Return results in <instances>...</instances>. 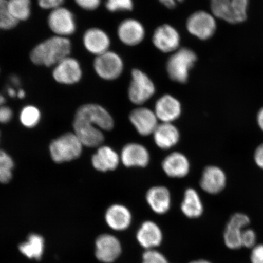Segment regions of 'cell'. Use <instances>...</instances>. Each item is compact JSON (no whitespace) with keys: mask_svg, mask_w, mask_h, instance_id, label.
I'll list each match as a JSON object with an SVG mask.
<instances>
[{"mask_svg":"<svg viewBox=\"0 0 263 263\" xmlns=\"http://www.w3.org/2000/svg\"><path fill=\"white\" fill-rule=\"evenodd\" d=\"M48 24L52 32L60 37H67L77 30V23L73 12L62 6L52 9L49 13Z\"/></svg>","mask_w":263,"mask_h":263,"instance_id":"52a82bcc","label":"cell"},{"mask_svg":"<svg viewBox=\"0 0 263 263\" xmlns=\"http://www.w3.org/2000/svg\"><path fill=\"white\" fill-rule=\"evenodd\" d=\"M154 143L163 150L172 149L179 142L180 132L173 123H161L153 134Z\"/></svg>","mask_w":263,"mask_h":263,"instance_id":"7402d4cb","label":"cell"},{"mask_svg":"<svg viewBox=\"0 0 263 263\" xmlns=\"http://www.w3.org/2000/svg\"><path fill=\"white\" fill-rule=\"evenodd\" d=\"M78 6L86 11H95L101 4L102 0H74Z\"/></svg>","mask_w":263,"mask_h":263,"instance_id":"8d00e7d4","label":"cell"},{"mask_svg":"<svg viewBox=\"0 0 263 263\" xmlns=\"http://www.w3.org/2000/svg\"><path fill=\"white\" fill-rule=\"evenodd\" d=\"M197 61V55L193 49L182 47L174 52L167 59L166 70L170 80L179 84H186L190 71Z\"/></svg>","mask_w":263,"mask_h":263,"instance_id":"7a4b0ae2","label":"cell"},{"mask_svg":"<svg viewBox=\"0 0 263 263\" xmlns=\"http://www.w3.org/2000/svg\"><path fill=\"white\" fill-rule=\"evenodd\" d=\"M146 199L151 210L158 215L166 213L172 204L170 191L164 186H155L148 190Z\"/></svg>","mask_w":263,"mask_h":263,"instance_id":"44dd1931","label":"cell"},{"mask_svg":"<svg viewBox=\"0 0 263 263\" xmlns=\"http://www.w3.org/2000/svg\"><path fill=\"white\" fill-rule=\"evenodd\" d=\"M76 114L95 123L101 130H110L114 127L113 117L106 108L100 105H83L78 108Z\"/></svg>","mask_w":263,"mask_h":263,"instance_id":"5bb4252c","label":"cell"},{"mask_svg":"<svg viewBox=\"0 0 263 263\" xmlns=\"http://www.w3.org/2000/svg\"><path fill=\"white\" fill-rule=\"evenodd\" d=\"M121 250L119 240L110 234L99 236L95 243V255L98 260L105 263L116 260L121 255Z\"/></svg>","mask_w":263,"mask_h":263,"instance_id":"2e32d148","label":"cell"},{"mask_svg":"<svg viewBox=\"0 0 263 263\" xmlns=\"http://www.w3.org/2000/svg\"><path fill=\"white\" fill-rule=\"evenodd\" d=\"M137 239L143 248L147 250L153 249L162 243V230L159 226L153 221L144 222L138 230Z\"/></svg>","mask_w":263,"mask_h":263,"instance_id":"d4e9b609","label":"cell"},{"mask_svg":"<svg viewBox=\"0 0 263 263\" xmlns=\"http://www.w3.org/2000/svg\"><path fill=\"white\" fill-rule=\"evenodd\" d=\"M154 111L161 123H173L182 114V104L173 95H164L158 99Z\"/></svg>","mask_w":263,"mask_h":263,"instance_id":"9a60e30c","label":"cell"},{"mask_svg":"<svg viewBox=\"0 0 263 263\" xmlns=\"http://www.w3.org/2000/svg\"><path fill=\"white\" fill-rule=\"evenodd\" d=\"M129 120L137 133L144 137L153 135L159 124V121L154 111L142 106L135 108L131 111Z\"/></svg>","mask_w":263,"mask_h":263,"instance_id":"7c38bea8","label":"cell"},{"mask_svg":"<svg viewBox=\"0 0 263 263\" xmlns=\"http://www.w3.org/2000/svg\"><path fill=\"white\" fill-rule=\"evenodd\" d=\"M19 98L22 99L25 97V91L23 90H20L17 92V95H16Z\"/></svg>","mask_w":263,"mask_h":263,"instance_id":"bcb514c9","label":"cell"},{"mask_svg":"<svg viewBox=\"0 0 263 263\" xmlns=\"http://www.w3.org/2000/svg\"><path fill=\"white\" fill-rule=\"evenodd\" d=\"M249 2V0H231V12L234 24L246 21Z\"/></svg>","mask_w":263,"mask_h":263,"instance_id":"d6a6232c","label":"cell"},{"mask_svg":"<svg viewBox=\"0 0 263 263\" xmlns=\"http://www.w3.org/2000/svg\"><path fill=\"white\" fill-rule=\"evenodd\" d=\"M216 18L212 13L202 10L196 11L187 18V31L199 40H209L215 35L216 31Z\"/></svg>","mask_w":263,"mask_h":263,"instance_id":"5b68a950","label":"cell"},{"mask_svg":"<svg viewBox=\"0 0 263 263\" xmlns=\"http://www.w3.org/2000/svg\"><path fill=\"white\" fill-rule=\"evenodd\" d=\"M6 102V99L2 95L0 94V106H2Z\"/></svg>","mask_w":263,"mask_h":263,"instance_id":"7dc6e473","label":"cell"},{"mask_svg":"<svg viewBox=\"0 0 263 263\" xmlns=\"http://www.w3.org/2000/svg\"><path fill=\"white\" fill-rule=\"evenodd\" d=\"M83 144L74 133H66L52 141L49 153L54 162H70L81 155Z\"/></svg>","mask_w":263,"mask_h":263,"instance_id":"3957f363","label":"cell"},{"mask_svg":"<svg viewBox=\"0 0 263 263\" xmlns=\"http://www.w3.org/2000/svg\"><path fill=\"white\" fill-rule=\"evenodd\" d=\"M121 162L120 156L112 148L101 146L91 158L92 165L101 172L116 170Z\"/></svg>","mask_w":263,"mask_h":263,"instance_id":"603a6c76","label":"cell"},{"mask_svg":"<svg viewBox=\"0 0 263 263\" xmlns=\"http://www.w3.org/2000/svg\"><path fill=\"white\" fill-rule=\"evenodd\" d=\"M153 44L163 53H173L179 49L181 37L178 31L170 24L158 26L153 33Z\"/></svg>","mask_w":263,"mask_h":263,"instance_id":"30bf717a","label":"cell"},{"mask_svg":"<svg viewBox=\"0 0 263 263\" xmlns=\"http://www.w3.org/2000/svg\"><path fill=\"white\" fill-rule=\"evenodd\" d=\"M52 77L59 84L73 85L78 83L82 77L80 62L70 57L64 59L54 66Z\"/></svg>","mask_w":263,"mask_h":263,"instance_id":"8fae6325","label":"cell"},{"mask_svg":"<svg viewBox=\"0 0 263 263\" xmlns=\"http://www.w3.org/2000/svg\"><path fill=\"white\" fill-rule=\"evenodd\" d=\"M118 39L128 47H136L145 38V28L137 19L126 18L121 22L117 29Z\"/></svg>","mask_w":263,"mask_h":263,"instance_id":"4fadbf2b","label":"cell"},{"mask_svg":"<svg viewBox=\"0 0 263 263\" xmlns=\"http://www.w3.org/2000/svg\"><path fill=\"white\" fill-rule=\"evenodd\" d=\"M257 236L254 230L246 228L243 232L241 238V245L246 248L252 249L256 245Z\"/></svg>","mask_w":263,"mask_h":263,"instance_id":"d590c367","label":"cell"},{"mask_svg":"<svg viewBox=\"0 0 263 263\" xmlns=\"http://www.w3.org/2000/svg\"><path fill=\"white\" fill-rule=\"evenodd\" d=\"M210 9L216 18L234 24L231 12V0H210Z\"/></svg>","mask_w":263,"mask_h":263,"instance_id":"f1b7e54d","label":"cell"},{"mask_svg":"<svg viewBox=\"0 0 263 263\" xmlns=\"http://www.w3.org/2000/svg\"><path fill=\"white\" fill-rule=\"evenodd\" d=\"M162 166L164 173L172 178H183L188 175L190 170L188 158L179 152L168 154L163 159Z\"/></svg>","mask_w":263,"mask_h":263,"instance_id":"ffe728a7","label":"cell"},{"mask_svg":"<svg viewBox=\"0 0 263 263\" xmlns=\"http://www.w3.org/2000/svg\"><path fill=\"white\" fill-rule=\"evenodd\" d=\"M142 263H168L165 256L154 249L147 250L143 255Z\"/></svg>","mask_w":263,"mask_h":263,"instance_id":"e575fe53","label":"cell"},{"mask_svg":"<svg viewBox=\"0 0 263 263\" xmlns=\"http://www.w3.org/2000/svg\"><path fill=\"white\" fill-rule=\"evenodd\" d=\"M154 82L146 73L140 69H133L128 88V97L132 103L141 106L156 93Z\"/></svg>","mask_w":263,"mask_h":263,"instance_id":"277c9868","label":"cell"},{"mask_svg":"<svg viewBox=\"0 0 263 263\" xmlns=\"http://www.w3.org/2000/svg\"><path fill=\"white\" fill-rule=\"evenodd\" d=\"M7 93L10 97L14 98L17 95V93H16L14 88L12 87H8L7 90Z\"/></svg>","mask_w":263,"mask_h":263,"instance_id":"f6af8a7d","label":"cell"},{"mask_svg":"<svg viewBox=\"0 0 263 263\" xmlns=\"http://www.w3.org/2000/svg\"><path fill=\"white\" fill-rule=\"evenodd\" d=\"M19 250L28 258L39 259L44 253V239L40 235L32 234L27 241L19 246Z\"/></svg>","mask_w":263,"mask_h":263,"instance_id":"4316f807","label":"cell"},{"mask_svg":"<svg viewBox=\"0 0 263 263\" xmlns=\"http://www.w3.org/2000/svg\"><path fill=\"white\" fill-rule=\"evenodd\" d=\"M105 220L110 228L116 231H123L129 228L133 216L129 209L121 204H114L107 210Z\"/></svg>","mask_w":263,"mask_h":263,"instance_id":"cb8c5ba5","label":"cell"},{"mask_svg":"<svg viewBox=\"0 0 263 263\" xmlns=\"http://www.w3.org/2000/svg\"><path fill=\"white\" fill-rule=\"evenodd\" d=\"M250 260L251 263H263V244L256 245L252 249Z\"/></svg>","mask_w":263,"mask_h":263,"instance_id":"74e56055","label":"cell"},{"mask_svg":"<svg viewBox=\"0 0 263 263\" xmlns=\"http://www.w3.org/2000/svg\"><path fill=\"white\" fill-rule=\"evenodd\" d=\"M14 166V161L11 157L5 151L0 150V182L8 183L11 180Z\"/></svg>","mask_w":263,"mask_h":263,"instance_id":"4dcf8cb0","label":"cell"},{"mask_svg":"<svg viewBox=\"0 0 263 263\" xmlns=\"http://www.w3.org/2000/svg\"><path fill=\"white\" fill-rule=\"evenodd\" d=\"M71 51L70 41L55 35L35 46L31 52L30 59L35 65L50 67L70 57Z\"/></svg>","mask_w":263,"mask_h":263,"instance_id":"6da1fadb","label":"cell"},{"mask_svg":"<svg viewBox=\"0 0 263 263\" xmlns=\"http://www.w3.org/2000/svg\"><path fill=\"white\" fill-rule=\"evenodd\" d=\"M121 162L127 167H144L150 162V154L147 148L140 143L126 144L120 154Z\"/></svg>","mask_w":263,"mask_h":263,"instance_id":"e0dca14e","label":"cell"},{"mask_svg":"<svg viewBox=\"0 0 263 263\" xmlns=\"http://www.w3.org/2000/svg\"><path fill=\"white\" fill-rule=\"evenodd\" d=\"M41 114L39 108L34 106L23 108L20 115V120L26 127L32 128L37 126L41 120Z\"/></svg>","mask_w":263,"mask_h":263,"instance_id":"f546056e","label":"cell"},{"mask_svg":"<svg viewBox=\"0 0 263 263\" xmlns=\"http://www.w3.org/2000/svg\"><path fill=\"white\" fill-rule=\"evenodd\" d=\"M180 207L183 215L191 219L199 218L203 212L201 198L193 189L186 190Z\"/></svg>","mask_w":263,"mask_h":263,"instance_id":"484cf974","label":"cell"},{"mask_svg":"<svg viewBox=\"0 0 263 263\" xmlns=\"http://www.w3.org/2000/svg\"><path fill=\"white\" fill-rule=\"evenodd\" d=\"M65 0H38V4L44 9H54L61 7Z\"/></svg>","mask_w":263,"mask_h":263,"instance_id":"f35d334b","label":"cell"},{"mask_svg":"<svg viewBox=\"0 0 263 263\" xmlns=\"http://www.w3.org/2000/svg\"><path fill=\"white\" fill-rule=\"evenodd\" d=\"M190 263H212L209 261L204 260V259H200V260L194 261Z\"/></svg>","mask_w":263,"mask_h":263,"instance_id":"c3c4849f","label":"cell"},{"mask_svg":"<svg viewBox=\"0 0 263 263\" xmlns=\"http://www.w3.org/2000/svg\"><path fill=\"white\" fill-rule=\"evenodd\" d=\"M159 2L167 9H173L177 5L184 2V0H159Z\"/></svg>","mask_w":263,"mask_h":263,"instance_id":"b9f144b4","label":"cell"},{"mask_svg":"<svg viewBox=\"0 0 263 263\" xmlns=\"http://www.w3.org/2000/svg\"><path fill=\"white\" fill-rule=\"evenodd\" d=\"M10 14L16 21H26L31 14V0H8Z\"/></svg>","mask_w":263,"mask_h":263,"instance_id":"83f0119b","label":"cell"},{"mask_svg":"<svg viewBox=\"0 0 263 263\" xmlns=\"http://www.w3.org/2000/svg\"><path fill=\"white\" fill-rule=\"evenodd\" d=\"M256 118V123H257L259 129H260L263 133V107H262L258 111Z\"/></svg>","mask_w":263,"mask_h":263,"instance_id":"7bdbcfd3","label":"cell"},{"mask_svg":"<svg viewBox=\"0 0 263 263\" xmlns=\"http://www.w3.org/2000/svg\"><path fill=\"white\" fill-rule=\"evenodd\" d=\"M12 117L13 112L11 108L7 106H0V123H9Z\"/></svg>","mask_w":263,"mask_h":263,"instance_id":"ab89813d","label":"cell"},{"mask_svg":"<svg viewBox=\"0 0 263 263\" xmlns=\"http://www.w3.org/2000/svg\"><path fill=\"white\" fill-rule=\"evenodd\" d=\"M227 176L223 170L219 166H206L202 174L200 186L203 192L210 195H217L225 189Z\"/></svg>","mask_w":263,"mask_h":263,"instance_id":"ac0fdd59","label":"cell"},{"mask_svg":"<svg viewBox=\"0 0 263 263\" xmlns=\"http://www.w3.org/2000/svg\"><path fill=\"white\" fill-rule=\"evenodd\" d=\"M74 134L79 138L84 146L100 147L104 140L103 130L85 118L75 114L73 121Z\"/></svg>","mask_w":263,"mask_h":263,"instance_id":"ba28073f","label":"cell"},{"mask_svg":"<svg viewBox=\"0 0 263 263\" xmlns=\"http://www.w3.org/2000/svg\"><path fill=\"white\" fill-rule=\"evenodd\" d=\"M105 7L108 11L112 13L133 11L134 0H106Z\"/></svg>","mask_w":263,"mask_h":263,"instance_id":"836d02e7","label":"cell"},{"mask_svg":"<svg viewBox=\"0 0 263 263\" xmlns=\"http://www.w3.org/2000/svg\"><path fill=\"white\" fill-rule=\"evenodd\" d=\"M250 223L251 219L245 213H236L230 217L223 233V241L229 249L237 250L242 248V233Z\"/></svg>","mask_w":263,"mask_h":263,"instance_id":"9c48e42d","label":"cell"},{"mask_svg":"<svg viewBox=\"0 0 263 263\" xmlns=\"http://www.w3.org/2000/svg\"><path fill=\"white\" fill-rule=\"evenodd\" d=\"M18 24V22L10 14L8 0H0V29L11 30Z\"/></svg>","mask_w":263,"mask_h":263,"instance_id":"1f68e13d","label":"cell"},{"mask_svg":"<svg viewBox=\"0 0 263 263\" xmlns=\"http://www.w3.org/2000/svg\"><path fill=\"white\" fill-rule=\"evenodd\" d=\"M254 160L256 165L263 170V143L256 147L254 151Z\"/></svg>","mask_w":263,"mask_h":263,"instance_id":"60d3db41","label":"cell"},{"mask_svg":"<svg viewBox=\"0 0 263 263\" xmlns=\"http://www.w3.org/2000/svg\"><path fill=\"white\" fill-rule=\"evenodd\" d=\"M10 81H11V83L15 87L20 86V85L21 84V79L15 74L11 76V77H10Z\"/></svg>","mask_w":263,"mask_h":263,"instance_id":"ee69618b","label":"cell"},{"mask_svg":"<svg viewBox=\"0 0 263 263\" xmlns=\"http://www.w3.org/2000/svg\"><path fill=\"white\" fill-rule=\"evenodd\" d=\"M83 44L87 51L98 57L109 51L111 41L109 36L103 29L91 28L85 32Z\"/></svg>","mask_w":263,"mask_h":263,"instance_id":"d6986e66","label":"cell"},{"mask_svg":"<svg viewBox=\"0 0 263 263\" xmlns=\"http://www.w3.org/2000/svg\"><path fill=\"white\" fill-rule=\"evenodd\" d=\"M93 68L102 80L111 81L117 80L123 74L124 64L119 54L109 50L96 57Z\"/></svg>","mask_w":263,"mask_h":263,"instance_id":"8992f818","label":"cell"}]
</instances>
